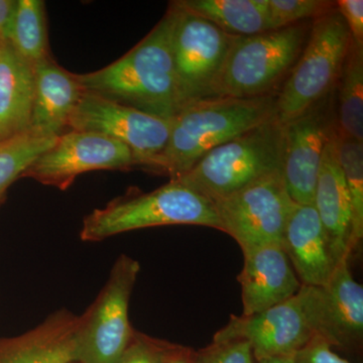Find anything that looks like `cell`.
<instances>
[{
	"label": "cell",
	"instance_id": "1",
	"mask_svg": "<svg viewBox=\"0 0 363 363\" xmlns=\"http://www.w3.org/2000/svg\"><path fill=\"white\" fill-rule=\"evenodd\" d=\"M175 11L164 18L145 39L121 59L91 73L76 74L86 91L145 113L172 119L184 104L172 55Z\"/></svg>",
	"mask_w": 363,
	"mask_h": 363
},
{
	"label": "cell",
	"instance_id": "2",
	"mask_svg": "<svg viewBox=\"0 0 363 363\" xmlns=\"http://www.w3.org/2000/svg\"><path fill=\"white\" fill-rule=\"evenodd\" d=\"M277 96L219 97L186 105L171 119L168 143L152 171L171 180L184 175L215 147L278 116Z\"/></svg>",
	"mask_w": 363,
	"mask_h": 363
},
{
	"label": "cell",
	"instance_id": "3",
	"mask_svg": "<svg viewBox=\"0 0 363 363\" xmlns=\"http://www.w3.org/2000/svg\"><path fill=\"white\" fill-rule=\"evenodd\" d=\"M284 152L285 124L276 116L215 147L175 180L214 203L283 173Z\"/></svg>",
	"mask_w": 363,
	"mask_h": 363
},
{
	"label": "cell",
	"instance_id": "4",
	"mask_svg": "<svg viewBox=\"0 0 363 363\" xmlns=\"http://www.w3.org/2000/svg\"><path fill=\"white\" fill-rule=\"evenodd\" d=\"M200 225L221 231L214 204L177 180L149 193H128L83 219L81 240L98 242L118 234L149 227Z\"/></svg>",
	"mask_w": 363,
	"mask_h": 363
},
{
	"label": "cell",
	"instance_id": "5",
	"mask_svg": "<svg viewBox=\"0 0 363 363\" xmlns=\"http://www.w3.org/2000/svg\"><path fill=\"white\" fill-rule=\"evenodd\" d=\"M310 30L304 23L247 37H233L216 85V98L274 94L302 54Z\"/></svg>",
	"mask_w": 363,
	"mask_h": 363
},
{
	"label": "cell",
	"instance_id": "6",
	"mask_svg": "<svg viewBox=\"0 0 363 363\" xmlns=\"http://www.w3.org/2000/svg\"><path fill=\"white\" fill-rule=\"evenodd\" d=\"M351 44L350 30L335 7L315 20L302 54L277 96L281 123L293 121L331 94Z\"/></svg>",
	"mask_w": 363,
	"mask_h": 363
},
{
	"label": "cell",
	"instance_id": "7",
	"mask_svg": "<svg viewBox=\"0 0 363 363\" xmlns=\"http://www.w3.org/2000/svg\"><path fill=\"white\" fill-rule=\"evenodd\" d=\"M319 286L302 285L286 302L252 316H233L213 341L245 340L255 360L295 355L317 334Z\"/></svg>",
	"mask_w": 363,
	"mask_h": 363
},
{
	"label": "cell",
	"instance_id": "8",
	"mask_svg": "<svg viewBox=\"0 0 363 363\" xmlns=\"http://www.w3.org/2000/svg\"><path fill=\"white\" fill-rule=\"evenodd\" d=\"M140 271L130 255L117 257L94 302L80 315L77 363H113L128 345L135 329L128 309Z\"/></svg>",
	"mask_w": 363,
	"mask_h": 363
},
{
	"label": "cell",
	"instance_id": "9",
	"mask_svg": "<svg viewBox=\"0 0 363 363\" xmlns=\"http://www.w3.org/2000/svg\"><path fill=\"white\" fill-rule=\"evenodd\" d=\"M171 6L175 11L172 55L184 104L213 99L233 35L175 2Z\"/></svg>",
	"mask_w": 363,
	"mask_h": 363
},
{
	"label": "cell",
	"instance_id": "10",
	"mask_svg": "<svg viewBox=\"0 0 363 363\" xmlns=\"http://www.w3.org/2000/svg\"><path fill=\"white\" fill-rule=\"evenodd\" d=\"M213 204L221 231L234 238L245 252L281 245L296 203L286 191L283 173H277Z\"/></svg>",
	"mask_w": 363,
	"mask_h": 363
},
{
	"label": "cell",
	"instance_id": "11",
	"mask_svg": "<svg viewBox=\"0 0 363 363\" xmlns=\"http://www.w3.org/2000/svg\"><path fill=\"white\" fill-rule=\"evenodd\" d=\"M68 128L98 133L123 143L133 152L136 167L152 171L168 143L171 119L145 113L85 90Z\"/></svg>",
	"mask_w": 363,
	"mask_h": 363
},
{
	"label": "cell",
	"instance_id": "12",
	"mask_svg": "<svg viewBox=\"0 0 363 363\" xmlns=\"http://www.w3.org/2000/svg\"><path fill=\"white\" fill-rule=\"evenodd\" d=\"M136 167L133 152L123 143L87 131L70 130L28 167L23 178L65 191L78 176L97 169Z\"/></svg>",
	"mask_w": 363,
	"mask_h": 363
},
{
	"label": "cell",
	"instance_id": "13",
	"mask_svg": "<svg viewBox=\"0 0 363 363\" xmlns=\"http://www.w3.org/2000/svg\"><path fill=\"white\" fill-rule=\"evenodd\" d=\"M330 104L327 96L285 124L283 178L297 204L314 202L322 155L336 130Z\"/></svg>",
	"mask_w": 363,
	"mask_h": 363
},
{
	"label": "cell",
	"instance_id": "14",
	"mask_svg": "<svg viewBox=\"0 0 363 363\" xmlns=\"http://www.w3.org/2000/svg\"><path fill=\"white\" fill-rule=\"evenodd\" d=\"M350 260H342L319 286L317 335L332 347L354 352L363 342V288L351 274Z\"/></svg>",
	"mask_w": 363,
	"mask_h": 363
},
{
	"label": "cell",
	"instance_id": "15",
	"mask_svg": "<svg viewBox=\"0 0 363 363\" xmlns=\"http://www.w3.org/2000/svg\"><path fill=\"white\" fill-rule=\"evenodd\" d=\"M245 264L238 276L243 316L259 314L286 302L300 291L302 283L281 245L245 250Z\"/></svg>",
	"mask_w": 363,
	"mask_h": 363
},
{
	"label": "cell",
	"instance_id": "16",
	"mask_svg": "<svg viewBox=\"0 0 363 363\" xmlns=\"http://www.w3.org/2000/svg\"><path fill=\"white\" fill-rule=\"evenodd\" d=\"M335 133L336 130L322 155L313 205L323 225L332 259L338 266L350 259L354 248L350 197L336 152Z\"/></svg>",
	"mask_w": 363,
	"mask_h": 363
},
{
	"label": "cell",
	"instance_id": "17",
	"mask_svg": "<svg viewBox=\"0 0 363 363\" xmlns=\"http://www.w3.org/2000/svg\"><path fill=\"white\" fill-rule=\"evenodd\" d=\"M80 325L78 315L57 310L21 335L0 338V363L76 362Z\"/></svg>",
	"mask_w": 363,
	"mask_h": 363
},
{
	"label": "cell",
	"instance_id": "18",
	"mask_svg": "<svg viewBox=\"0 0 363 363\" xmlns=\"http://www.w3.org/2000/svg\"><path fill=\"white\" fill-rule=\"evenodd\" d=\"M76 74L66 71L49 58L33 67V99L30 130L40 135L58 138L84 94Z\"/></svg>",
	"mask_w": 363,
	"mask_h": 363
},
{
	"label": "cell",
	"instance_id": "19",
	"mask_svg": "<svg viewBox=\"0 0 363 363\" xmlns=\"http://www.w3.org/2000/svg\"><path fill=\"white\" fill-rule=\"evenodd\" d=\"M285 250L302 285L323 286L337 267L314 205L296 203L283 238Z\"/></svg>",
	"mask_w": 363,
	"mask_h": 363
},
{
	"label": "cell",
	"instance_id": "20",
	"mask_svg": "<svg viewBox=\"0 0 363 363\" xmlns=\"http://www.w3.org/2000/svg\"><path fill=\"white\" fill-rule=\"evenodd\" d=\"M33 68L11 45L0 51V143L30 130Z\"/></svg>",
	"mask_w": 363,
	"mask_h": 363
},
{
	"label": "cell",
	"instance_id": "21",
	"mask_svg": "<svg viewBox=\"0 0 363 363\" xmlns=\"http://www.w3.org/2000/svg\"><path fill=\"white\" fill-rule=\"evenodd\" d=\"M174 2L233 37H247L269 30V0H179Z\"/></svg>",
	"mask_w": 363,
	"mask_h": 363
},
{
	"label": "cell",
	"instance_id": "22",
	"mask_svg": "<svg viewBox=\"0 0 363 363\" xmlns=\"http://www.w3.org/2000/svg\"><path fill=\"white\" fill-rule=\"evenodd\" d=\"M339 135L363 142V48L351 44L337 83Z\"/></svg>",
	"mask_w": 363,
	"mask_h": 363
},
{
	"label": "cell",
	"instance_id": "23",
	"mask_svg": "<svg viewBox=\"0 0 363 363\" xmlns=\"http://www.w3.org/2000/svg\"><path fill=\"white\" fill-rule=\"evenodd\" d=\"M9 45L33 68L51 58L44 1L18 0Z\"/></svg>",
	"mask_w": 363,
	"mask_h": 363
},
{
	"label": "cell",
	"instance_id": "24",
	"mask_svg": "<svg viewBox=\"0 0 363 363\" xmlns=\"http://www.w3.org/2000/svg\"><path fill=\"white\" fill-rule=\"evenodd\" d=\"M57 138L28 130L0 143V200L7 188L23 176L40 155L51 149Z\"/></svg>",
	"mask_w": 363,
	"mask_h": 363
},
{
	"label": "cell",
	"instance_id": "25",
	"mask_svg": "<svg viewBox=\"0 0 363 363\" xmlns=\"http://www.w3.org/2000/svg\"><path fill=\"white\" fill-rule=\"evenodd\" d=\"M336 152L350 193L352 212V245L357 248L363 238V142L335 133Z\"/></svg>",
	"mask_w": 363,
	"mask_h": 363
},
{
	"label": "cell",
	"instance_id": "26",
	"mask_svg": "<svg viewBox=\"0 0 363 363\" xmlns=\"http://www.w3.org/2000/svg\"><path fill=\"white\" fill-rule=\"evenodd\" d=\"M335 7V2L323 0H269V30L302 23L324 16Z\"/></svg>",
	"mask_w": 363,
	"mask_h": 363
},
{
	"label": "cell",
	"instance_id": "27",
	"mask_svg": "<svg viewBox=\"0 0 363 363\" xmlns=\"http://www.w3.org/2000/svg\"><path fill=\"white\" fill-rule=\"evenodd\" d=\"M181 346L135 330L125 350L113 363H168Z\"/></svg>",
	"mask_w": 363,
	"mask_h": 363
},
{
	"label": "cell",
	"instance_id": "28",
	"mask_svg": "<svg viewBox=\"0 0 363 363\" xmlns=\"http://www.w3.org/2000/svg\"><path fill=\"white\" fill-rule=\"evenodd\" d=\"M192 363H257L250 343L245 340L213 341L195 351Z\"/></svg>",
	"mask_w": 363,
	"mask_h": 363
},
{
	"label": "cell",
	"instance_id": "29",
	"mask_svg": "<svg viewBox=\"0 0 363 363\" xmlns=\"http://www.w3.org/2000/svg\"><path fill=\"white\" fill-rule=\"evenodd\" d=\"M295 363H352L339 357L330 343L320 335H315L295 355Z\"/></svg>",
	"mask_w": 363,
	"mask_h": 363
},
{
	"label": "cell",
	"instance_id": "30",
	"mask_svg": "<svg viewBox=\"0 0 363 363\" xmlns=\"http://www.w3.org/2000/svg\"><path fill=\"white\" fill-rule=\"evenodd\" d=\"M335 6L347 26L353 44L363 48L362 0H339Z\"/></svg>",
	"mask_w": 363,
	"mask_h": 363
},
{
	"label": "cell",
	"instance_id": "31",
	"mask_svg": "<svg viewBox=\"0 0 363 363\" xmlns=\"http://www.w3.org/2000/svg\"><path fill=\"white\" fill-rule=\"evenodd\" d=\"M16 6V0H0V44L9 45Z\"/></svg>",
	"mask_w": 363,
	"mask_h": 363
},
{
	"label": "cell",
	"instance_id": "32",
	"mask_svg": "<svg viewBox=\"0 0 363 363\" xmlns=\"http://www.w3.org/2000/svg\"><path fill=\"white\" fill-rule=\"evenodd\" d=\"M195 351L186 346H181L180 350L176 353L168 363H192Z\"/></svg>",
	"mask_w": 363,
	"mask_h": 363
},
{
	"label": "cell",
	"instance_id": "33",
	"mask_svg": "<svg viewBox=\"0 0 363 363\" xmlns=\"http://www.w3.org/2000/svg\"><path fill=\"white\" fill-rule=\"evenodd\" d=\"M257 363H295L294 355H286V357H276L264 358L259 360Z\"/></svg>",
	"mask_w": 363,
	"mask_h": 363
},
{
	"label": "cell",
	"instance_id": "34",
	"mask_svg": "<svg viewBox=\"0 0 363 363\" xmlns=\"http://www.w3.org/2000/svg\"><path fill=\"white\" fill-rule=\"evenodd\" d=\"M4 45H6L0 44V51H1V49H2V48L4 47Z\"/></svg>",
	"mask_w": 363,
	"mask_h": 363
},
{
	"label": "cell",
	"instance_id": "35",
	"mask_svg": "<svg viewBox=\"0 0 363 363\" xmlns=\"http://www.w3.org/2000/svg\"><path fill=\"white\" fill-rule=\"evenodd\" d=\"M72 363H77V362H72Z\"/></svg>",
	"mask_w": 363,
	"mask_h": 363
}]
</instances>
